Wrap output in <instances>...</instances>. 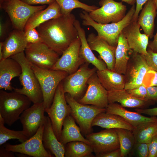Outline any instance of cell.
<instances>
[{"mask_svg": "<svg viewBox=\"0 0 157 157\" xmlns=\"http://www.w3.org/2000/svg\"><path fill=\"white\" fill-rule=\"evenodd\" d=\"M43 103L33 104L21 115L19 119L23 131L28 138L34 135L40 126L44 124L45 116Z\"/></svg>", "mask_w": 157, "mask_h": 157, "instance_id": "17", "label": "cell"}, {"mask_svg": "<svg viewBox=\"0 0 157 157\" xmlns=\"http://www.w3.org/2000/svg\"><path fill=\"white\" fill-rule=\"evenodd\" d=\"M147 96L146 100L155 102L157 101V86L147 87Z\"/></svg>", "mask_w": 157, "mask_h": 157, "instance_id": "43", "label": "cell"}, {"mask_svg": "<svg viewBox=\"0 0 157 157\" xmlns=\"http://www.w3.org/2000/svg\"><path fill=\"white\" fill-rule=\"evenodd\" d=\"M122 1L126 3L131 5H133L136 3V0H121Z\"/></svg>", "mask_w": 157, "mask_h": 157, "instance_id": "51", "label": "cell"}, {"mask_svg": "<svg viewBox=\"0 0 157 157\" xmlns=\"http://www.w3.org/2000/svg\"><path fill=\"white\" fill-rule=\"evenodd\" d=\"M133 52L129 47L122 31L118 40L115 52V63L113 70L124 74L129 60Z\"/></svg>", "mask_w": 157, "mask_h": 157, "instance_id": "28", "label": "cell"}, {"mask_svg": "<svg viewBox=\"0 0 157 157\" xmlns=\"http://www.w3.org/2000/svg\"><path fill=\"white\" fill-rule=\"evenodd\" d=\"M93 152V149L90 145L83 141H73L65 145V157H94Z\"/></svg>", "mask_w": 157, "mask_h": 157, "instance_id": "33", "label": "cell"}, {"mask_svg": "<svg viewBox=\"0 0 157 157\" xmlns=\"http://www.w3.org/2000/svg\"><path fill=\"white\" fill-rule=\"evenodd\" d=\"M106 109V113L119 116L135 128L145 123L157 122L156 116H144L136 112L129 111L115 103L109 104Z\"/></svg>", "mask_w": 157, "mask_h": 157, "instance_id": "21", "label": "cell"}, {"mask_svg": "<svg viewBox=\"0 0 157 157\" xmlns=\"http://www.w3.org/2000/svg\"><path fill=\"white\" fill-rule=\"evenodd\" d=\"M66 100L71 109L70 115L78 124L81 132L85 135L92 132V123L99 114L106 112V108L81 104L69 94L65 93Z\"/></svg>", "mask_w": 157, "mask_h": 157, "instance_id": "6", "label": "cell"}, {"mask_svg": "<svg viewBox=\"0 0 157 157\" xmlns=\"http://www.w3.org/2000/svg\"><path fill=\"white\" fill-rule=\"evenodd\" d=\"M90 142L96 156L120 148L115 129H106L98 132H92L85 136Z\"/></svg>", "mask_w": 157, "mask_h": 157, "instance_id": "12", "label": "cell"}, {"mask_svg": "<svg viewBox=\"0 0 157 157\" xmlns=\"http://www.w3.org/2000/svg\"><path fill=\"white\" fill-rule=\"evenodd\" d=\"M126 90L133 97L138 99L146 100L147 96V87L143 85L142 84L136 88Z\"/></svg>", "mask_w": 157, "mask_h": 157, "instance_id": "39", "label": "cell"}, {"mask_svg": "<svg viewBox=\"0 0 157 157\" xmlns=\"http://www.w3.org/2000/svg\"><path fill=\"white\" fill-rule=\"evenodd\" d=\"M95 126L105 129H124L132 131L135 128L119 116L106 112L101 113L95 117L92 126Z\"/></svg>", "mask_w": 157, "mask_h": 157, "instance_id": "29", "label": "cell"}, {"mask_svg": "<svg viewBox=\"0 0 157 157\" xmlns=\"http://www.w3.org/2000/svg\"><path fill=\"white\" fill-rule=\"evenodd\" d=\"M4 124L3 118L0 115V146L12 139H17L22 143L28 139L23 130L17 131L9 129L5 126Z\"/></svg>", "mask_w": 157, "mask_h": 157, "instance_id": "36", "label": "cell"}, {"mask_svg": "<svg viewBox=\"0 0 157 157\" xmlns=\"http://www.w3.org/2000/svg\"><path fill=\"white\" fill-rule=\"evenodd\" d=\"M59 5L63 15H68L74 9L81 8L90 13L99 8L94 6H90L78 0H55Z\"/></svg>", "mask_w": 157, "mask_h": 157, "instance_id": "35", "label": "cell"}, {"mask_svg": "<svg viewBox=\"0 0 157 157\" xmlns=\"http://www.w3.org/2000/svg\"><path fill=\"white\" fill-rule=\"evenodd\" d=\"M87 39L91 49L99 53L100 57L106 63L107 68L113 70L116 47L110 45L93 33H90Z\"/></svg>", "mask_w": 157, "mask_h": 157, "instance_id": "19", "label": "cell"}, {"mask_svg": "<svg viewBox=\"0 0 157 157\" xmlns=\"http://www.w3.org/2000/svg\"><path fill=\"white\" fill-rule=\"evenodd\" d=\"M100 8L89 13L90 17L96 22L102 24L117 22L126 15V6L122 2L114 0H101Z\"/></svg>", "mask_w": 157, "mask_h": 157, "instance_id": "11", "label": "cell"}, {"mask_svg": "<svg viewBox=\"0 0 157 157\" xmlns=\"http://www.w3.org/2000/svg\"><path fill=\"white\" fill-rule=\"evenodd\" d=\"M132 131L135 143L148 144L154 137L157 135V122L143 123L135 128Z\"/></svg>", "mask_w": 157, "mask_h": 157, "instance_id": "32", "label": "cell"}, {"mask_svg": "<svg viewBox=\"0 0 157 157\" xmlns=\"http://www.w3.org/2000/svg\"><path fill=\"white\" fill-rule=\"evenodd\" d=\"M140 27L137 22L132 19L122 32L130 48L134 52L145 56L147 53L149 37L141 33Z\"/></svg>", "mask_w": 157, "mask_h": 157, "instance_id": "18", "label": "cell"}, {"mask_svg": "<svg viewBox=\"0 0 157 157\" xmlns=\"http://www.w3.org/2000/svg\"><path fill=\"white\" fill-rule=\"evenodd\" d=\"M142 84L146 87L157 86V72L150 69L146 74Z\"/></svg>", "mask_w": 157, "mask_h": 157, "instance_id": "38", "label": "cell"}, {"mask_svg": "<svg viewBox=\"0 0 157 157\" xmlns=\"http://www.w3.org/2000/svg\"><path fill=\"white\" fill-rule=\"evenodd\" d=\"M63 127L59 141L63 145H65L69 142L75 141H83L90 145L89 142L83 136L80 127L70 115L65 119Z\"/></svg>", "mask_w": 157, "mask_h": 157, "instance_id": "31", "label": "cell"}, {"mask_svg": "<svg viewBox=\"0 0 157 157\" xmlns=\"http://www.w3.org/2000/svg\"><path fill=\"white\" fill-rule=\"evenodd\" d=\"M155 4H156L157 9V0H155Z\"/></svg>", "mask_w": 157, "mask_h": 157, "instance_id": "54", "label": "cell"}, {"mask_svg": "<svg viewBox=\"0 0 157 157\" xmlns=\"http://www.w3.org/2000/svg\"><path fill=\"white\" fill-rule=\"evenodd\" d=\"M89 64L85 63L75 72L67 76L63 81L65 93L69 94L78 101L83 96L89 79L97 70L95 67L90 68Z\"/></svg>", "mask_w": 157, "mask_h": 157, "instance_id": "9", "label": "cell"}, {"mask_svg": "<svg viewBox=\"0 0 157 157\" xmlns=\"http://www.w3.org/2000/svg\"><path fill=\"white\" fill-rule=\"evenodd\" d=\"M81 45L78 37L63 52L51 69L65 71L69 74L75 72L85 63L79 56Z\"/></svg>", "mask_w": 157, "mask_h": 157, "instance_id": "16", "label": "cell"}, {"mask_svg": "<svg viewBox=\"0 0 157 157\" xmlns=\"http://www.w3.org/2000/svg\"><path fill=\"white\" fill-rule=\"evenodd\" d=\"M3 41L0 42V60L3 59Z\"/></svg>", "mask_w": 157, "mask_h": 157, "instance_id": "52", "label": "cell"}, {"mask_svg": "<svg viewBox=\"0 0 157 157\" xmlns=\"http://www.w3.org/2000/svg\"><path fill=\"white\" fill-rule=\"evenodd\" d=\"M120 145L121 157L129 155L135 143L131 131L122 128L115 129Z\"/></svg>", "mask_w": 157, "mask_h": 157, "instance_id": "34", "label": "cell"}, {"mask_svg": "<svg viewBox=\"0 0 157 157\" xmlns=\"http://www.w3.org/2000/svg\"><path fill=\"white\" fill-rule=\"evenodd\" d=\"M147 51V54L144 56L147 63L150 69L157 72V53L154 52L149 49Z\"/></svg>", "mask_w": 157, "mask_h": 157, "instance_id": "40", "label": "cell"}, {"mask_svg": "<svg viewBox=\"0 0 157 157\" xmlns=\"http://www.w3.org/2000/svg\"><path fill=\"white\" fill-rule=\"evenodd\" d=\"M72 14L62 15L36 28L42 42L59 55L79 37Z\"/></svg>", "mask_w": 157, "mask_h": 157, "instance_id": "1", "label": "cell"}, {"mask_svg": "<svg viewBox=\"0 0 157 157\" xmlns=\"http://www.w3.org/2000/svg\"><path fill=\"white\" fill-rule=\"evenodd\" d=\"M150 69L144 56L133 51L124 74V89H131L142 85L146 74Z\"/></svg>", "mask_w": 157, "mask_h": 157, "instance_id": "13", "label": "cell"}, {"mask_svg": "<svg viewBox=\"0 0 157 157\" xmlns=\"http://www.w3.org/2000/svg\"><path fill=\"white\" fill-rule=\"evenodd\" d=\"M135 5H132L125 16L117 22L102 24L98 23L89 16V13L83 10L80 14L82 19V24L90 26L97 31L98 36L110 45L116 47L119 36L123 29L131 22L135 10Z\"/></svg>", "mask_w": 157, "mask_h": 157, "instance_id": "2", "label": "cell"}, {"mask_svg": "<svg viewBox=\"0 0 157 157\" xmlns=\"http://www.w3.org/2000/svg\"><path fill=\"white\" fill-rule=\"evenodd\" d=\"M108 103L118 102L125 108L145 109L154 102L135 98L124 89L108 91Z\"/></svg>", "mask_w": 157, "mask_h": 157, "instance_id": "25", "label": "cell"}, {"mask_svg": "<svg viewBox=\"0 0 157 157\" xmlns=\"http://www.w3.org/2000/svg\"><path fill=\"white\" fill-rule=\"evenodd\" d=\"M148 157H157V135L154 137L148 144Z\"/></svg>", "mask_w": 157, "mask_h": 157, "instance_id": "42", "label": "cell"}, {"mask_svg": "<svg viewBox=\"0 0 157 157\" xmlns=\"http://www.w3.org/2000/svg\"><path fill=\"white\" fill-rule=\"evenodd\" d=\"M8 25L1 20L0 22V38L2 40L7 38L8 30Z\"/></svg>", "mask_w": 157, "mask_h": 157, "instance_id": "47", "label": "cell"}, {"mask_svg": "<svg viewBox=\"0 0 157 157\" xmlns=\"http://www.w3.org/2000/svg\"><path fill=\"white\" fill-rule=\"evenodd\" d=\"M74 24L81 42L79 53L80 57L85 63H90L94 65L97 70L101 71L107 68L105 63L103 60L97 58L93 53L87 42L85 32L81 27L79 21L76 19Z\"/></svg>", "mask_w": 157, "mask_h": 157, "instance_id": "23", "label": "cell"}, {"mask_svg": "<svg viewBox=\"0 0 157 157\" xmlns=\"http://www.w3.org/2000/svg\"><path fill=\"white\" fill-rule=\"evenodd\" d=\"M25 35L26 40L28 43L35 44L42 42L36 28L29 30L25 33Z\"/></svg>", "mask_w": 157, "mask_h": 157, "instance_id": "41", "label": "cell"}, {"mask_svg": "<svg viewBox=\"0 0 157 157\" xmlns=\"http://www.w3.org/2000/svg\"><path fill=\"white\" fill-rule=\"evenodd\" d=\"M62 15L59 6L55 1L49 5L48 7L45 9L33 14L26 23L24 32L26 33L29 30L36 28L47 21L57 18Z\"/></svg>", "mask_w": 157, "mask_h": 157, "instance_id": "26", "label": "cell"}, {"mask_svg": "<svg viewBox=\"0 0 157 157\" xmlns=\"http://www.w3.org/2000/svg\"><path fill=\"white\" fill-rule=\"evenodd\" d=\"M138 157H148V144L144 142L135 143L130 154Z\"/></svg>", "mask_w": 157, "mask_h": 157, "instance_id": "37", "label": "cell"}, {"mask_svg": "<svg viewBox=\"0 0 157 157\" xmlns=\"http://www.w3.org/2000/svg\"><path fill=\"white\" fill-rule=\"evenodd\" d=\"M46 7V5H31L21 0H11L0 7L8 15L14 29L22 31H24L25 26L30 17Z\"/></svg>", "mask_w": 157, "mask_h": 157, "instance_id": "7", "label": "cell"}, {"mask_svg": "<svg viewBox=\"0 0 157 157\" xmlns=\"http://www.w3.org/2000/svg\"><path fill=\"white\" fill-rule=\"evenodd\" d=\"M22 72L19 63L9 57L0 60V89L12 91L13 88L11 81L15 77L19 76Z\"/></svg>", "mask_w": 157, "mask_h": 157, "instance_id": "20", "label": "cell"}, {"mask_svg": "<svg viewBox=\"0 0 157 157\" xmlns=\"http://www.w3.org/2000/svg\"><path fill=\"white\" fill-rule=\"evenodd\" d=\"M155 0H148L138 16L137 22L150 38L154 36V19L157 15Z\"/></svg>", "mask_w": 157, "mask_h": 157, "instance_id": "27", "label": "cell"}, {"mask_svg": "<svg viewBox=\"0 0 157 157\" xmlns=\"http://www.w3.org/2000/svg\"><path fill=\"white\" fill-rule=\"evenodd\" d=\"M0 90V115L5 123L10 126L19 119L21 115L32 102L24 94Z\"/></svg>", "mask_w": 157, "mask_h": 157, "instance_id": "4", "label": "cell"}, {"mask_svg": "<svg viewBox=\"0 0 157 157\" xmlns=\"http://www.w3.org/2000/svg\"><path fill=\"white\" fill-rule=\"evenodd\" d=\"M148 0H136V6L135 10L133 15V20L137 22L139 14L140 11L142 9L143 6Z\"/></svg>", "mask_w": 157, "mask_h": 157, "instance_id": "45", "label": "cell"}, {"mask_svg": "<svg viewBox=\"0 0 157 157\" xmlns=\"http://www.w3.org/2000/svg\"><path fill=\"white\" fill-rule=\"evenodd\" d=\"M30 63L42 90L44 109H47L52 103L58 85L69 74L64 71L42 69Z\"/></svg>", "mask_w": 157, "mask_h": 157, "instance_id": "5", "label": "cell"}, {"mask_svg": "<svg viewBox=\"0 0 157 157\" xmlns=\"http://www.w3.org/2000/svg\"><path fill=\"white\" fill-rule=\"evenodd\" d=\"M154 37L153 40L149 42L148 46L149 49L154 52L157 53V31L156 34L154 35Z\"/></svg>", "mask_w": 157, "mask_h": 157, "instance_id": "50", "label": "cell"}, {"mask_svg": "<svg viewBox=\"0 0 157 157\" xmlns=\"http://www.w3.org/2000/svg\"><path fill=\"white\" fill-rule=\"evenodd\" d=\"M28 43L24 32L14 29L3 41V59L24 52Z\"/></svg>", "mask_w": 157, "mask_h": 157, "instance_id": "22", "label": "cell"}, {"mask_svg": "<svg viewBox=\"0 0 157 157\" xmlns=\"http://www.w3.org/2000/svg\"><path fill=\"white\" fill-rule=\"evenodd\" d=\"M10 57L17 61L22 68V72L19 76L22 87L21 88H13L14 91L26 96L33 104L43 102V94L39 82L30 63L25 57L24 52Z\"/></svg>", "mask_w": 157, "mask_h": 157, "instance_id": "3", "label": "cell"}, {"mask_svg": "<svg viewBox=\"0 0 157 157\" xmlns=\"http://www.w3.org/2000/svg\"><path fill=\"white\" fill-rule=\"evenodd\" d=\"M87 84L85 93L78 101L82 104L106 108L109 104L108 91L101 83L96 72L89 78Z\"/></svg>", "mask_w": 157, "mask_h": 157, "instance_id": "15", "label": "cell"}, {"mask_svg": "<svg viewBox=\"0 0 157 157\" xmlns=\"http://www.w3.org/2000/svg\"><path fill=\"white\" fill-rule=\"evenodd\" d=\"M24 3L31 5L38 4L44 5L50 4L55 1V0H21Z\"/></svg>", "mask_w": 157, "mask_h": 157, "instance_id": "46", "label": "cell"}, {"mask_svg": "<svg viewBox=\"0 0 157 157\" xmlns=\"http://www.w3.org/2000/svg\"><path fill=\"white\" fill-rule=\"evenodd\" d=\"M71 109L66 99L63 88V81L58 85L52 103L45 109L50 118L54 132L59 141L64 121L70 115Z\"/></svg>", "mask_w": 157, "mask_h": 157, "instance_id": "8", "label": "cell"}, {"mask_svg": "<svg viewBox=\"0 0 157 157\" xmlns=\"http://www.w3.org/2000/svg\"><path fill=\"white\" fill-rule=\"evenodd\" d=\"M14 152L6 149L3 146L0 148V157H15Z\"/></svg>", "mask_w": 157, "mask_h": 157, "instance_id": "48", "label": "cell"}, {"mask_svg": "<svg viewBox=\"0 0 157 157\" xmlns=\"http://www.w3.org/2000/svg\"><path fill=\"white\" fill-rule=\"evenodd\" d=\"M24 52L29 62L44 69H51L59 58L57 53L43 42L28 43Z\"/></svg>", "mask_w": 157, "mask_h": 157, "instance_id": "10", "label": "cell"}, {"mask_svg": "<svg viewBox=\"0 0 157 157\" xmlns=\"http://www.w3.org/2000/svg\"><path fill=\"white\" fill-rule=\"evenodd\" d=\"M44 124L39 128L36 133L26 141L20 144L12 145L6 143L4 147L14 152L23 154L34 157H53L44 147L42 136Z\"/></svg>", "mask_w": 157, "mask_h": 157, "instance_id": "14", "label": "cell"}, {"mask_svg": "<svg viewBox=\"0 0 157 157\" xmlns=\"http://www.w3.org/2000/svg\"><path fill=\"white\" fill-rule=\"evenodd\" d=\"M11 0H0V7L4 3H7Z\"/></svg>", "mask_w": 157, "mask_h": 157, "instance_id": "53", "label": "cell"}, {"mask_svg": "<svg viewBox=\"0 0 157 157\" xmlns=\"http://www.w3.org/2000/svg\"><path fill=\"white\" fill-rule=\"evenodd\" d=\"M96 73L101 83L108 91L124 89L125 79L124 74L107 68L101 71L97 70Z\"/></svg>", "mask_w": 157, "mask_h": 157, "instance_id": "30", "label": "cell"}, {"mask_svg": "<svg viewBox=\"0 0 157 157\" xmlns=\"http://www.w3.org/2000/svg\"><path fill=\"white\" fill-rule=\"evenodd\" d=\"M135 111L140 114L147 115L150 116H157V107L151 108H135Z\"/></svg>", "mask_w": 157, "mask_h": 157, "instance_id": "44", "label": "cell"}, {"mask_svg": "<svg viewBox=\"0 0 157 157\" xmlns=\"http://www.w3.org/2000/svg\"><path fill=\"white\" fill-rule=\"evenodd\" d=\"M99 157H121L120 148L100 155Z\"/></svg>", "mask_w": 157, "mask_h": 157, "instance_id": "49", "label": "cell"}, {"mask_svg": "<svg viewBox=\"0 0 157 157\" xmlns=\"http://www.w3.org/2000/svg\"><path fill=\"white\" fill-rule=\"evenodd\" d=\"M42 140L46 149H47L55 157H65V145L62 144L58 140L49 116H45Z\"/></svg>", "mask_w": 157, "mask_h": 157, "instance_id": "24", "label": "cell"}]
</instances>
